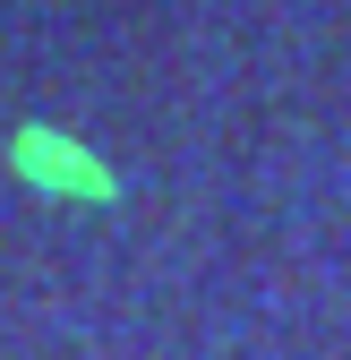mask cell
Returning <instances> with one entry per match:
<instances>
[{"label": "cell", "mask_w": 351, "mask_h": 360, "mask_svg": "<svg viewBox=\"0 0 351 360\" xmlns=\"http://www.w3.org/2000/svg\"><path fill=\"white\" fill-rule=\"evenodd\" d=\"M60 138H18V163L43 172V180H60V189H103V172L86 163V155H52Z\"/></svg>", "instance_id": "6da1fadb"}]
</instances>
